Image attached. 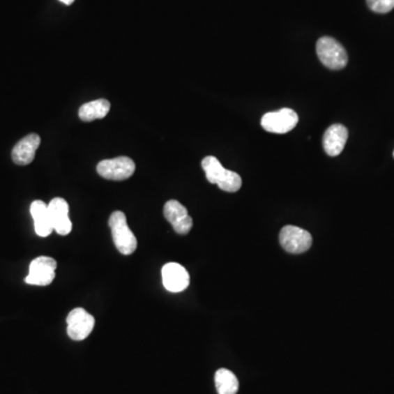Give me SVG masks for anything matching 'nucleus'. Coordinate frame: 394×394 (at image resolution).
<instances>
[{
	"label": "nucleus",
	"mask_w": 394,
	"mask_h": 394,
	"mask_svg": "<svg viewBox=\"0 0 394 394\" xmlns=\"http://www.w3.org/2000/svg\"><path fill=\"white\" fill-rule=\"evenodd\" d=\"M30 211L33 217L36 234L42 238L49 236L54 230L49 206L43 201H34L31 204Z\"/></svg>",
	"instance_id": "nucleus-14"
},
{
	"label": "nucleus",
	"mask_w": 394,
	"mask_h": 394,
	"mask_svg": "<svg viewBox=\"0 0 394 394\" xmlns=\"http://www.w3.org/2000/svg\"><path fill=\"white\" fill-rule=\"evenodd\" d=\"M317 54L321 63L333 70L343 69L349 61L344 46L331 36L319 38L317 42Z\"/></svg>",
	"instance_id": "nucleus-3"
},
{
	"label": "nucleus",
	"mask_w": 394,
	"mask_h": 394,
	"mask_svg": "<svg viewBox=\"0 0 394 394\" xmlns=\"http://www.w3.org/2000/svg\"><path fill=\"white\" fill-rule=\"evenodd\" d=\"M299 117L291 109H280L275 112H268L262 117L261 125L266 132L275 134H286L296 128Z\"/></svg>",
	"instance_id": "nucleus-4"
},
{
	"label": "nucleus",
	"mask_w": 394,
	"mask_h": 394,
	"mask_svg": "<svg viewBox=\"0 0 394 394\" xmlns=\"http://www.w3.org/2000/svg\"><path fill=\"white\" fill-rule=\"evenodd\" d=\"M113 241L120 253L130 255L137 248V239L128 225V219L123 211H114L109 219Z\"/></svg>",
	"instance_id": "nucleus-2"
},
{
	"label": "nucleus",
	"mask_w": 394,
	"mask_h": 394,
	"mask_svg": "<svg viewBox=\"0 0 394 394\" xmlns=\"http://www.w3.org/2000/svg\"><path fill=\"white\" fill-rule=\"evenodd\" d=\"M367 5L374 13H388L394 8V0H367Z\"/></svg>",
	"instance_id": "nucleus-17"
},
{
	"label": "nucleus",
	"mask_w": 394,
	"mask_h": 394,
	"mask_svg": "<svg viewBox=\"0 0 394 394\" xmlns=\"http://www.w3.org/2000/svg\"><path fill=\"white\" fill-rule=\"evenodd\" d=\"M109 109H111V105L107 100H96V101L84 103L79 109V117L84 122H92V121L99 120V119L107 116Z\"/></svg>",
	"instance_id": "nucleus-15"
},
{
	"label": "nucleus",
	"mask_w": 394,
	"mask_h": 394,
	"mask_svg": "<svg viewBox=\"0 0 394 394\" xmlns=\"http://www.w3.org/2000/svg\"><path fill=\"white\" fill-rule=\"evenodd\" d=\"M41 144V138L38 134L26 136L13 147L11 158L18 165H28L34 160L36 151Z\"/></svg>",
	"instance_id": "nucleus-13"
},
{
	"label": "nucleus",
	"mask_w": 394,
	"mask_h": 394,
	"mask_svg": "<svg viewBox=\"0 0 394 394\" xmlns=\"http://www.w3.org/2000/svg\"><path fill=\"white\" fill-rule=\"evenodd\" d=\"M280 241L286 251L293 255H301L310 249L312 236L310 232L299 227L285 226L280 232Z\"/></svg>",
	"instance_id": "nucleus-5"
},
{
	"label": "nucleus",
	"mask_w": 394,
	"mask_h": 394,
	"mask_svg": "<svg viewBox=\"0 0 394 394\" xmlns=\"http://www.w3.org/2000/svg\"><path fill=\"white\" fill-rule=\"evenodd\" d=\"M61 3H65V5H72L74 3L75 0H59Z\"/></svg>",
	"instance_id": "nucleus-18"
},
{
	"label": "nucleus",
	"mask_w": 394,
	"mask_h": 394,
	"mask_svg": "<svg viewBox=\"0 0 394 394\" xmlns=\"http://www.w3.org/2000/svg\"><path fill=\"white\" fill-rule=\"evenodd\" d=\"M135 162L128 157H117L101 161L97 167L98 173L107 180L123 181L135 172Z\"/></svg>",
	"instance_id": "nucleus-6"
},
{
	"label": "nucleus",
	"mask_w": 394,
	"mask_h": 394,
	"mask_svg": "<svg viewBox=\"0 0 394 394\" xmlns=\"http://www.w3.org/2000/svg\"><path fill=\"white\" fill-rule=\"evenodd\" d=\"M215 384L218 394H236L239 390V380L228 369H218L215 374Z\"/></svg>",
	"instance_id": "nucleus-16"
},
{
	"label": "nucleus",
	"mask_w": 394,
	"mask_h": 394,
	"mask_svg": "<svg viewBox=\"0 0 394 394\" xmlns=\"http://www.w3.org/2000/svg\"><path fill=\"white\" fill-rule=\"evenodd\" d=\"M66 321L67 334L74 341H82L88 338L96 324L93 315L82 308H76L70 311Z\"/></svg>",
	"instance_id": "nucleus-8"
},
{
	"label": "nucleus",
	"mask_w": 394,
	"mask_h": 394,
	"mask_svg": "<svg viewBox=\"0 0 394 394\" xmlns=\"http://www.w3.org/2000/svg\"><path fill=\"white\" fill-rule=\"evenodd\" d=\"M56 267V261L52 257H36L31 262L29 275L26 278V284L34 286L50 285L55 278Z\"/></svg>",
	"instance_id": "nucleus-7"
},
{
	"label": "nucleus",
	"mask_w": 394,
	"mask_h": 394,
	"mask_svg": "<svg viewBox=\"0 0 394 394\" xmlns=\"http://www.w3.org/2000/svg\"><path fill=\"white\" fill-rule=\"evenodd\" d=\"M162 282L165 289L171 293H181L190 285V275L182 265L168 263L161 271Z\"/></svg>",
	"instance_id": "nucleus-10"
},
{
	"label": "nucleus",
	"mask_w": 394,
	"mask_h": 394,
	"mask_svg": "<svg viewBox=\"0 0 394 394\" xmlns=\"http://www.w3.org/2000/svg\"><path fill=\"white\" fill-rule=\"evenodd\" d=\"M47 206H49L50 216H51L54 230L61 236H67L70 234L73 224L68 216V203L64 199L56 197V199H52Z\"/></svg>",
	"instance_id": "nucleus-11"
},
{
	"label": "nucleus",
	"mask_w": 394,
	"mask_h": 394,
	"mask_svg": "<svg viewBox=\"0 0 394 394\" xmlns=\"http://www.w3.org/2000/svg\"><path fill=\"white\" fill-rule=\"evenodd\" d=\"M165 219L172 225L179 234H188L193 227V219L188 215V209L176 199L167 202L163 209Z\"/></svg>",
	"instance_id": "nucleus-9"
},
{
	"label": "nucleus",
	"mask_w": 394,
	"mask_h": 394,
	"mask_svg": "<svg viewBox=\"0 0 394 394\" xmlns=\"http://www.w3.org/2000/svg\"><path fill=\"white\" fill-rule=\"evenodd\" d=\"M349 138V130L342 124H333L323 135V147L331 157H336L343 151Z\"/></svg>",
	"instance_id": "nucleus-12"
},
{
	"label": "nucleus",
	"mask_w": 394,
	"mask_h": 394,
	"mask_svg": "<svg viewBox=\"0 0 394 394\" xmlns=\"http://www.w3.org/2000/svg\"><path fill=\"white\" fill-rule=\"evenodd\" d=\"M202 167L205 171L209 183L217 184L222 191L234 193L241 188V176L234 171L225 169L217 158L213 156L204 158V160L202 161Z\"/></svg>",
	"instance_id": "nucleus-1"
}]
</instances>
